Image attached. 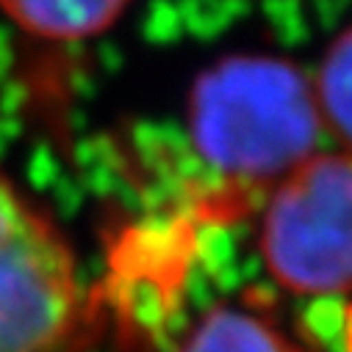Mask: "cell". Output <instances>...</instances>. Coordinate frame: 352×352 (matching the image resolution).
I'll list each match as a JSON object with an SVG mask.
<instances>
[{
	"label": "cell",
	"mask_w": 352,
	"mask_h": 352,
	"mask_svg": "<svg viewBox=\"0 0 352 352\" xmlns=\"http://www.w3.org/2000/svg\"><path fill=\"white\" fill-rule=\"evenodd\" d=\"M322 133L314 80L286 58L228 56L189 92V147L233 197L272 192L319 150Z\"/></svg>",
	"instance_id": "cell-1"
},
{
	"label": "cell",
	"mask_w": 352,
	"mask_h": 352,
	"mask_svg": "<svg viewBox=\"0 0 352 352\" xmlns=\"http://www.w3.org/2000/svg\"><path fill=\"white\" fill-rule=\"evenodd\" d=\"M261 255L292 294L352 292V153L316 150L270 192Z\"/></svg>",
	"instance_id": "cell-2"
},
{
	"label": "cell",
	"mask_w": 352,
	"mask_h": 352,
	"mask_svg": "<svg viewBox=\"0 0 352 352\" xmlns=\"http://www.w3.org/2000/svg\"><path fill=\"white\" fill-rule=\"evenodd\" d=\"M83 316L67 239L20 192L0 217V352H67Z\"/></svg>",
	"instance_id": "cell-3"
},
{
	"label": "cell",
	"mask_w": 352,
	"mask_h": 352,
	"mask_svg": "<svg viewBox=\"0 0 352 352\" xmlns=\"http://www.w3.org/2000/svg\"><path fill=\"white\" fill-rule=\"evenodd\" d=\"M131 0H0V12L42 42H86L120 23Z\"/></svg>",
	"instance_id": "cell-4"
},
{
	"label": "cell",
	"mask_w": 352,
	"mask_h": 352,
	"mask_svg": "<svg viewBox=\"0 0 352 352\" xmlns=\"http://www.w3.org/2000/svg\"><path fill=\"white\" fill-rule=\"evenodd\" d=\"M297 344L267 316L241 305H219L208 311L181 352H294Z\"/></svg>",
	"instance_id": "cell-5"
},
{
	"label": "cell",
	"mask_w": 352,
	"mask_h": 352,
	"mask_svg": "<svg viewBox=\"0 0 352 352\" xmlns=\"http://www.w3.org/2000/svg\"><path fill=\"white\" fill-rule=\"evenodd\" d=\"M314 92L324 133L352 153V25L330 42L314 80Z\"/></svg>",
	"instance_id": "cell-6"
},
{
	"label": "cell",
	"mask_w": 352,
	"mask_h": 352,
	"mask_svg": "<svg viewBox=\"0 0 352 352\" xmlns=\"http://www.w3.org/2000/svg\"><path fill=\"white\" fill-rule=\"evenodd\" d=\"M17 195H20V189L12 184L9 175H6L3 169H0V217L6 214V208L14 203V197H17Z\"/></svg>",
	"instance_id": "cell-7"
},
{
	"label": "cell",
	"mask_w": 352,
	"mask_h": 352,
	"mask_svg": "<svg viewBox=\"0 0 352 352\" xmlns=\"http://www.w3.org/2000/svg\"><path fill=\"white\" fill-rule=\"evenodd\" d=\"M294 352H305V349H300V346H297V349H294Z\"/></svg>",
	"instance_id": "cell-8"
}]
</instances>
